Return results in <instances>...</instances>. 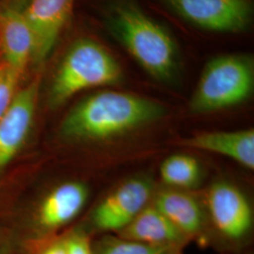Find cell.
<instances>
[{"mask_svg": "<svg viewBox=\"0 0 254 254\" xmlns=\"http://www.w3.org/2000/svg\"><path fill=\"white\" fill-rule=\"evenodd\" d=\"M168 109L157 101L125 91H97L80 101L62 124L64 137L103 142L127 136L163 119Z\"/></svg>", "mask_w": 254, "mask_h": 254, "instance_id": "6da1fadb", "label": "cell"}, {"mask_svg": "<svg viewBox=\"0 0 254 254\" xmlns=\"http://www.w3.org/2000/svg\"><path fill=\"white\" fill-rule=\"evenodd\" d=\"M108 27L138 65L154 79L173 83L180 71V56L173 35L130 1L120 2L108 15Z\"/></svg>", "mask_w": 254, "mask_h": 254, "instance_id": "7a4b0ae2", "label": "cell"}, {"mask_svg": "<svg viewBox=\"0 0 254 254\" xmlns=\"http://www.w3.org/2000/svg\"><path fill=\"white\" fill-rule=\"evenodd\" d=\"M123 77L121 64L105 46L89 38L78 39L68 48L55 72L49 105L59 108L80 91L114 86Z\"/></svg>", "mask_w": 254, "mask_h": 254, "instance_id": "3957f363", "label": "cell"}, {"mask_svg": "<svg viewBox=\"0 0 254 254\" xmlns=\"http://www.w3.org/2000/svg\"><path fill=\"white\" fill-rule=\"evenodd\" d=\"M210 247L223 254H245L253 243L254 210L238 186L227 180L210 185L203 198Z\"/></svg>", "mask_w": 254, "mask_h": 254, "instance_id": "277c9868", "label": "cell"}, {"mask_svg": "<svg viewBox=\"0 0 254 254\" xmlns=\"http://www.w3.org/2000/svg\"><path fill=\"white\" fill-rule=\"evenodd\" d=\"M254 89V62L251 55H221L205 65L191 96L189 109L201 115L236 107Z\"/></svg>", "mask_w": 254, "mask_h": 254, "instance_id": "5b68a950", "label": "cell"}, {"mask_svg": "<svg viewBox=\"0 0 254 254\" xmlns=\"http://www.w3.org/2000/svg\"><path fill=\"white\" fill-rule=\"evenodd\" d=\"M154 183L146 176H136L121 183L101 200L91 213V231L118 234L151 203Z\"/></svg>", "mask_w": 254, "mask_h": 254, "instance_id": "8992f818", "label": "cell"}, {"mask_svg": "<svg viewBox=\"0 0 254 254\" xmlns=\"http://www.w3.org/2000/svg\"><path fill=\"white\" fill-rule=\"evenodd\" d=\"M195 27L218 33H237L250 27L254 7L251 0H162Z\"/></svg>", "mask_w": 254, "mask_h": 254, "instance_id": "52a82bcc", "label": "cell"}, {"mask_svg": "<svg viewBox=\"0 0 254 254\" xmlns=\"http://www.w3.org/2000/svg\"><path fill=\"white\" fill-rule=\"evenodd\" d=\"M152 203L191 242L210 247L208 218L203 201L191 190L164 187L155 190Z\"/></svg>", "mask_w": 254, "mask_h": 254, "instance_id": "ba28073f", "label": "cell"}, {"mask_svg": "<svg viewBox=\"0 0 254 254\" xmlns=\"http://www.w3.org/2000/svg\"><path fill=\"white\" fill-rule=\"evenodd\" d=\"M75 0H31L24 15L33 38L31 63L44 64L73 12Z\"/></svg>", "mask_w": 254, "mask_h": 254, "instance_id": "9c48e42d", "label": "cell"}, {"mask_svg": "<svg viewBox=\"0 0 254 254\" xmlns=\"http://www.w3.org/2000/svg\"><path fill=\"white\" fill-rule=\"evenodd\" d=\"M40 79L16 92L0 120V171L17 154L26 140L35 115Z\"/></svg>", "mask_w": 254, "mask_h": 254, "instance_id": "30bf717a", "label": "cell"}, {"mask_svg": "<svg viewBox=\"0 0 254 254\" xmlns=\"http://www.w3.org/2000/svg\"><path fill=\"white\" fill-rule=\"evenodd\" d=\"M0 54L3 63L21 75L32 61L31 30L24 11L15 7L0 9Z\"/></svg>", "mask_w": 254, "mask_h": 254, "instance_id": "8fae6325", "label": "cell"}, {"mask_svg": "<svg viewBox=\"0 0 254 254\" xmlns=\"http://www.w3.org/2000/svg\"><path fill=\"white\" fill-rule=\"evenodd\" d=\"M180 145L221 154L249 170L254 169V130L202 132L187 137Z\"/></svg>", "mask_w": 254, "mask_h": 254, "instance_id": "7c38bea8", "label": "cell"}, {"mask_svg": "<svg viewBox=\"0 0 254 254\" xmlns=\"http://www.w3.org/2000/svg\"><path fill=\"white\" fill-rule=\"evenodd\" d=\"M88 196L87 187L79 182H67L58 186L49 192L40 206V227L52 232L67 225L81 212Z\"/></svg>", "mask_w": 254, "mask_h": 254, "instance_id": "4fadbf2b", "label": "cell"}, {"mask_svg": "<svg viewBox=\"0 0 254 254\" xmlns=\"http://www.w3.org/2000/svg\"><path fill=\"white\" fill-rule=\"evenodd\" d=\"M115 235L146 244L175 246L183 249L191 242L152 201L127 227Z\"/></svg>", "mask_w": 254, "mask_h": 254, "instance_id": "5bb4252c", "label": "cell"}, {"mask_svg": "<svg viewBox=\"0 0 254 254\" xmlns=\"http://www.w3.org/2000/svg\"><path fill=\"white\" fill-rule=\"evenodd\" d=\"M164 187L192 190L200 184L202 170L199 160L190 154H175L167 157L160 166Z\"/></svg>", "mask_w": 254, "mask_h": 254, "instance_id": "9a60e30c", "label": "cell"}, {"mask_svg": "<svg viewBox=\"0 0 254 254\" xmlns=\"http://www.w3.org/2000/svg\"><path fill=\"white\" fill-rule=\"evenodd\" d=\"M183 251L180 247L151 245L115 234L102 235L92 242V254H183Z\"/></svg>", "mask_w": 254, "mask_h": 254, "instance_id": "2e32d148", "label": "cell"}, {"mask_svg": "<svg viewBox=\"0 0 254 254\" xmlns=\"http://www.w3.org/2000/svg\"><path fill=\"white\" fill-rule=\"evenodd\" d=\"M22 75L4 63L0 64V120L4 116L18 91Z\"/></svg>", "mask_w": 254, "mask_h": 254, "instance_id": "e0dca14e", "label": "cell"}, {"mask_svg": "<svg viewBox=\"0 0 254 254\" xmlns=\"http://www.w3.org/2000/svg\"><path fill=\"white\" fill-rule=\"evenodd\" d=\"M66 254H92V241L90 233L76 230L64 237Z\"/></svg>", "mask_w": 254, "mask_h": 254, "instance_id": "ac0fdd59", "label": "cell"}, {"mask_svg": "<svg viewBox=\"0 0 254 254\" xmlns=\"http://www.w3.org/2000/svg\"><path fill=\"white\" fill-rule=\"evenodd\" d=\"M39 254H67L64 237L48 243Z\"/></svg>", "mask_w": 254, "mask_h": 254, "instance_id": "d6986e66", "label": "cell"}, {"mask_svg": "<svg viewBox=\"0 0 254 254\" xmlns=\"http://www.w3.org/2000/svg\"><path fill=\"white\" fill-rule=\"evenodd\" d=\"M0 254H8L5 251H3V250H0Z\"/></svg>", "mask_w": 254, "mask_h": 254, "instance_id": "ffe728a7", "label": "cell"}]
</instances>
